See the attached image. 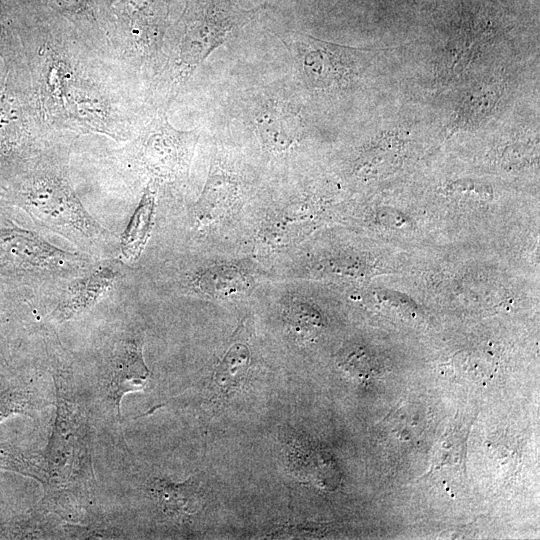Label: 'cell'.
<instances>
[{"instance_id": "cell-1", "label": "cell", "mask_w": 540, "mask_h": 540, "mask_svg": "<svg viewBox=\"0 0 540 540\" xmlns=\"http://www.w3.org/2000/svg\"><path fill=\"white\" fill-rule=\"evenodd\" d=\"M25 53L39 117L62 140L99 134L126 142L152 116L138 77L66 30L39 22Z\"/></svg>"}, {"instance_id": "cell-2", "label": "cell", "mask_w": 540, "mask_h": 540, "mask_svg": "<svg viewBox=\"0 0 540 540\" xmlns=\"http://www.w3.org/2000/svg\"><path fill=\"white\" fill-rule=\"evenodd\" d=\"M71 143L48 149L27 171L2 191L14 208L39 228L52 231L89 256L109 252L112 234L86 210L69 173Z\"/></svg>"}, {"instance_id": "cell-3", "label": "cell", "mask_w": 540, "mask_h": 540, "mask_svg": "<svg viewBox=\"0 0 540 540\" xmlns=\"http://www.w3.org/2000/svg\"><path fill=\"white\" fill-rule=\"evenodd\" d=\"M94 266L91 256L59 249L34 231L16 224L0 226V291L20 301L45 286L68 283Z\"/></svg>"}, {"instance_id": "cell-4", "label": "cell", "mask_w": 540, "mask_h": 540, "mask_svg": "<svg viewBox=\"0 0 540 540\" xmlns=\"http://www.w3.org/2000/svg\"><path fill=\"white\" fill-rule=\"evenodd\" d=\"M62 140L42 123L27 67H0V189Z\"/></svg>"}, {"instance_id": "cell-5", "label": "cell", "mask_w": 540, "mask_h": 540, "mask_svg": "<svg viewBox=\"0 0 540 540\" xmlns=\"http://www.w3.org/2000/svg\"><path fill=\"white\" fill-rule=\"evenodd\" d=\"M197 139V129L174 128L167 107L158 106L131 141L114 149L109 159L122 175L139 172L155 184L171 183L187 174Z\"/></svg>"}, {"instance_id": "cell-6", "label": "cell", "mask_w": 540, "mask_h": 540, "mask_svg": "<svg viewBox=\"0 0 540 540\" xmlns=\"http://www.w3.org/2000/svg\"><path fill=\"white\" fill-rule=\"evenodd\" d=\"M30 2L42 23L66 30L99 53L118 59L112 45V0H30Z\"/></svg>"}, {"instance_id": "cell-7", "label": "cell", "mask_w": 540, "mask_h": 540, "mask_svg": "<svg viewBox=\"0 0 540 540\" xmlns=\"http://www.w3.org/2000/svg\"><path fill=\"white\" fill-rule=\"evenodd\" d=\"M302 67L309 83L319 89L345 87L360 73L367 50L355 49L307 37L302 43Z\"/></svg>"}, {"instance_id": "cell-8", "label": "cell", "mask_w": 540, "mask_h": 540, "mask_svg": "<svg viewBox=\"0 0 540 540\" xmlns=\"http://www.w3.org/2000/svg\"><path fill=\"white\" fill-rule=\"evenodd\" d=\"M148 376L149 370L144 362L140 339L129 335L117 340L106 362L104 388L107 399L118 415L123 395L141 390Z\"/></svg>"}, {"instance_id": "cell-9", "label": "cell", "mask_w": 540, "mask_h": 540, "mask_svg": "<svg viewBox=\"0 0 540 540\" xmlns=\"http://www.w3.org/2000/svg\"><path fill=\"white\" fill-rule=\"evenodd\" d=\"M38 24L30 0H0V59L4 67L27 66L26 44Z\"/></svg>"}, {"instance_id": "cell-10", "label": "cell", "mask_w": 540, "mask_h": 540, "mask_svg": "<svg viewBox=\"0 0 540 540\" xmlns=\"http://www.w3.org/2000/svg\"><path fill=\"white\" fill-rule=\"evenodd\" d=\"M117 271L110 265H95L67 283L53 311L58 322L68 321L92 308L112 288Z\"/></svg>"}, {"instance_id": "cell-11", "label": "cell", "mask_w": 540, "mask_h": 540, "mask_svg": "<svg viewBox=\"0 0 540 540\" xmlns=\"http://www.w3.org/2000/svg\"><path fill=\"white\" fill-rule=\"evenodd\" d=\"M256 126L266 146L275 151H283L301 137L303 122L294 109L276 103L258 114Z\"/></svg>"}, {"instance_id": "cell-12", "label": "cell", "mask_w": 540, "mask_h": 540, "mask_svg": "<svg viewBox=\"0 0 540 540\" xmlns=\"http://www.w3.org/2000/svg\"><path fill=\"white\" fill-rule=\"evenodd\" d=\"M503 93V84L489 79L466 93L450 121V131L478 126L494 110Z\"/></svg>"}, {"instance_id": "cell-13", "label": "cell", "mask_w": 540, "mask_h": 540, "mask_svg": "<svg viewBox=\"0 0 540 540\" xmlns=\"http://www.w3.org/2000/svg\"><path fill=\"white\" fill-rule=\"evenodd\" d=\"M156 185L152 181L148 182L140 202L120 238V257L125 262L137 260L146 245L153 223Z\"/></svg>"}, {"instance_id": "cell-14", "label": "cell", "mask_w": 540, "mask_h": 540, "mask_svg": "<svg viewBox=\"0 0 540 540\" xmlns=\"http://www.w3.org/2000/svg\"><path fill=\"white\" fill-rule=\"evenodd\" d=\"M237 184L225 173H210L196 205V215L204 223L219 217L237 196Z\"/></svg>"}, {"instance_id": "cell-15", "label": "cell", "mask_w": 540, "mask_h": 540, "mask_svg": "<svg viewBox=\"0 0 540 540\" xmlns=\"http://www.w3.org/2000/svg\"><path fill=\"white\" fill-rule=\"evenodd\" d=\"M154 492L163 511L168 515L188 514L198 508L199 497L192 483L157 481Z\"/></svg>"}, {"instance_id": "cell-16", "label": "cell", "mask_w": 540, "mask_h": 540, "mask_svg": "<svg viewBox=\"0 0 540 540\" xmlns=\"http://www.w3.org/2000/svg\"><path fill=\"white\" fill-rule=\"evenodd\" d=\"M249 364L248 348L236 344L229 349L215 373V381L222 387H229L247 371Z\"/></svg>"}, {"instance_id": "cell-17", "label": "cell", "mask_w": 540, "mask_h": 540, "mask_svg": "<svg viewBox=\"0 0 540 540\" xmlns=\"http://www.w3.org/2000/svg\"><path fill=\"white\" fill-rule=\"evenodd\" d=\"M15 210L7 201L3 191L0 189V226H10L15 224Z\"/></svg>"}, {"instance_id": "cell-18", "label": "cell", "mask_w": 540, "mask_h": 540, "mask_svg": "<svg viewBox=\"0 0 540 540\" xmlns=\"http://www.w3.org/2000/svg\"><path fill=\"white\" fill-rule=\"evenodd\" d=\"M1 67V66H0Z\"/></svg>"}]
</instances>
